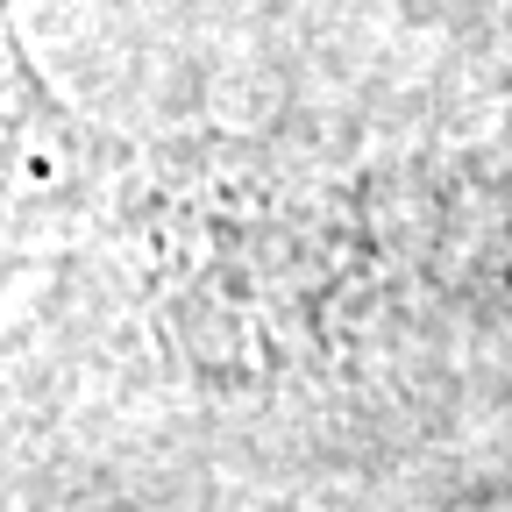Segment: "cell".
I'll list each match as a JSON object with an SVG mask.
<instances>
[]
</instances>
